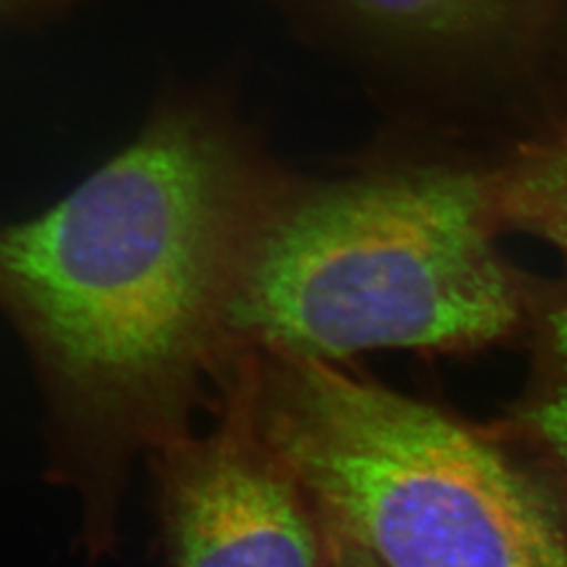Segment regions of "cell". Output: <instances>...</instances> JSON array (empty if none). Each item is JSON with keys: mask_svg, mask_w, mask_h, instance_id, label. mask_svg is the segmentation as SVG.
<instances>
[{"mask_svg": "<svg viewBox=\"0 0 567 567\" xmlns=\"http://www.w3.org/2000/svg\"><path fill=\"white\" fill-rule=\"evenodd\" d=\"M288 179L225 97L173 91L58 203L0 225V313L89 564L116 548L135 466L215 404L231 303Z\"/></svg>", "mask_w": 567, "mask_h": 567, "instance_id": "6da1fadb", "label": "cell"}, {"mask_svg": "<svg viewBox=\"0 0 567 567\" xmlns=\"http://www.w3.org/2000/svg\"><path fill=\"white\" fill-rule=\"evenodd\" d=\"M486 166L385 154L343 175H290L229 311L231 351L324 362L405 349L468 353L515 334L529 288L501 252Z\"/></svg>", "mask_w": 567, "mask_h": 567, "instance_id": "7a4b0ae2", "label": "cell"}, {"mask_svg": "<svg viewBox=\"0 0 567 567\" xmlns=\"http://www.w3.org/2000/svg\"><path fill=\"white\" fill-rule=\"evenodd\" d=\"M229 370L318 524L379 566L567 567L566 517L503 433L316 358Z\"/></svg>", "mask_w": 567, "mask_h": 567, "instance_id": "3957f363", "label": "cell"}, {"mask_svg": "<svg viewBox=\"0 0 567 567\" xmlns=\"http://www.w3.org/2000/svg\"><path fill=\"white\" fill-rule=\"evenodd\" d=\"M213 410L147 458L171 567H324L316 515L229 368Z\"/></svg>", "mask_w": 567, "mask_h": 567, "instance_id": "277c9868", "label": "cell"}, {"mask_svg": "<svg viewBox=\"0 0 567 567\" xmlns=\"http://www.w3.org/2000/svg\"><path fill=\"white\" fill-rule=\"evenodd\" d=\"M368 58L429 74H463L501 49L522 0H305Z\"/></svg>", "mask_w": 567, "mask_h": 567, "instance_id": "5b68a950", "label": "cell"}, {"mask_svg": "<svg viewBox=\"0 0 567 567\" xmlns=\"http://www.w3.org/2000/svg\"><path fill=\"white\" fill-rule=\"evenodd\" d=\"M501 227L534 236L567 257V110L486 166Z\"/></svg>", "mask_w": 567, "mask_h": 567, "instance_id": "8992f818", "label": "cell"}, {"mask_svg": "<svg viewBox=\"0 0 567 567\" xmlns=\"http://www.w3.org/2000/svg\"><path fill=\"white\" fill-rule=\"evenodd\" d=\"M534 377L513 431L540 450L567 482V284L529 295Z\"/></svg>", "mask_w": 567, "mask_h": 567, "instance_id": "52a82bcc", "label": "cell"}, {"mask_svg": "<svg viewBox=\"0 0 567 567\" xmlns=\"http://www.w3.org/2000/svg\"><path fill=\"white\" fill-rule=\"evenodd\" d=\"M95 0H0V32L55 23Z\"/></svg>", "mask_w": 567, "mask_h": 567, "instance_id": "ba28073f", "label": "cell"}, {"mask_svg": "<svg viewBox=\"0 0 567 567\" xmlns=\"http://www.w3.org/2000/svg\"><path fill=\"white\" fill-rule=\"evenodd\" d=\"M318 522V519H316ZM324 567H381L365 550L347 540L339 532L320 526Z\"/></svg>", "mask_w": 567, "mask_h": 567, "instance_id": "9c48e42d", "label": "cell"}]
</instances>
